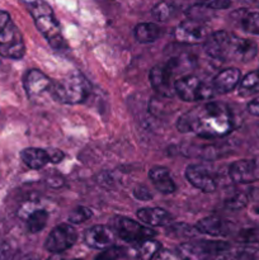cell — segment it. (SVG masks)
Listing matches in <instances>:
<instances>
[{
	"label": "cell",
	"mask_w": 259,
	"mask_h": 260,
	"mask_svg": "<svg viewBox=\"0 0 259 260\" xmlns=\"http://www.w3.org/2000/svg\"><path fill=\"white\" fill-rule=\"evenodd\" d=\"M174 36L178 42L187 43V45H196V43L205 42L207 37L210 36L208 27L203 20L188 19L183 20L175 28Z\"/></svg>",
	"instance_id": "9c48e42d"
},
{
	"label": "cell",
	"mask_w": 259,
	"mask_h": 260,
	"mask_svg": "<svg viewBox=\"0 0 259 260\" xmlns=\"http://www.w3.org/2000/svg\"><path fill=\"white\" fill-rule=\"evenodd\" d=\"M241 260H259V249L246 248L238 253Z\"/></svg>",
	"instance_id": "d6a6232c"
},
{
	"label": "cell",
	"mask_w": 259,
	"mask_h": 260,
	"mask_svg": "<svg viewBox=\"0 0 259 260\" xmlns=\"http://www.w3.org/2000/svg\"><path fill=\"white\" fill-rule=\"evenodd\" d=\"M23 84H24L25 93L29 99L38 98L43 93L51 90L53 85L51 79L37 69H30L25 73Z\"/></svg>",
	"instance_id": "4fadbf2b"
},
{
	"label": "cell",
	"mask_w": 259,
	"mask_h": 260,
	"mask_svg": "<svg viewBox=\"0 0 259 260\" xmlns=\"http://www.w3.org/2000/svg\"><path fill=\"white\" fill-rule=\"evenodd\" d=\"M50 156H51V162H53V164H57V162H60L61 160L63 159L65 154H63L61 150H55V151L50 152Z\"/></svg>",
	"instance_id": "74e56055"
},
{
	"label": "cell",
	"mask_w": 259,
	"mask_h": 260,
	"mask_svg": "<svg viewBox=\"0 0 259 260\" xmlns=\"http://www.w3.org/2000/svg\"><path fill=\"white\" fill-rule=\"evenodd\" d=\"M248 112L253 116L259 117V96L254 98L253 101L249 102L248 104Z\"/></svg>",
	"instance_id": "d590c367"
},
{
	"label": "cell",
	"mask_w": 259,
	"mask_h": 260,
	"mask_svg": "<svg viewBox=\"0 0 259 260\" xmlns=\"http://www.w3.org/2000/svg\"><path fill=\"white\" fill-rule=\"evenodd\" d=\"M229 249L230 245L225 241L196 240L180 244L177 248V254L182 260H212Z\"/></svg>",
	"instance_id": "8992f818"
},
{
	"label": "cell",
	"mask_w": 259,
	"mask_h": 260,
	"mask_svg": "<svg viewBox=\"0 0 259 260\" xmlns=\"http://www.w3.org/2000/svg\"><path fill=\"white\" fill-rule=\"evenodd\" d=\"M246 203H248V197L243 193H238V194L229 198L225 202V206L228 208H231V210H240V208L245 207Z\"/></svg>",
	"instance_id": "f1b7e54d"
},
{
	"label": "cell",
	"mask_w": 259,
	"mask_h": 260,
	"mask_svg": "<svg viewBox=\"0 0 259 260\" xmlns=\"http://www.w3.org/2000/svg\"><path fill=\"white\" fill-rule=\"evenodd\" d=\"M84 240H85L86 245L90 248L103 250V249L113 245L114 233L107 226L95 225L85 231Z\"/></svg>",
	"instance_id": "9a60e30c"
},
{
	"label": "cell",
	"mask_w": 259,
	"mask_h": 260,
	"mask_svg": "<svg viewBox=\"0 0 259 260\" xmlns=\"http://www.w3.org/2000/svg\"><path fill=\"white\" fill-rule=\"evenodd\" d=\"M233 18L238 22L244 32L259 36V12L240 9L234 13Z\"/></svg>",
	"instance_id": "44dd1931"
},
{
	"label": "cell",
	"mask_w": 259,
	"mask_h": 260,
	"mask_svg": "<svg viewBox=\"0 0 259 260\" xmlns=\"http://www.w3.org/2000/svg\"><path fill=\"white\" fill-rule=\"evenodd\" d=\"M20 260H38V259L35 258V256H24V258H22Z\"/></svg>",
	"instance_id": "ab89813d"
},
{
	"label": "cell",
	"mask_w": 259,
	"mask_h": 260,
	"mask_svg": "<svg viewBox=\"0 0 259 260\" xmlns=\"http://www.w3.org/2000/svg\"><path fill=\"white\" fill-rule=\"evenodd\" d=\"M149 178L151 180L152 185L155 187V189L159 190L163 194H170V193L175 192V189H177L175 183L173 182L172 177L169 174V170L167 168H151L149 172Z\"/></svg>",
	"instance_id": "ac0fdd59"
},
{
	"label": "cell",
	"mask_w": 259,
	"mask_h": 260,
	"mask_svg": "<svg viewBox=\"0 0 259 260\" xmlns=\"http://www.w3.org/2000/svg\"><path fill=\"white\" fill-rule=\"evenodd\" d=\"M212 260H241L240 256L236 254H230L228 251H223V253H220L218 255H216Z\"/></svg>",
	"instance_id": "8d00e7d4"
},
{
	"label": "cell",
	"mask_w": 259,
	"mask_h": 260,
	"mask_svg": "<svg viewBox=\"0 0 259 260\" xmlns=\"http://www.w3.org/2000/svg\"><path fill=\"white\" fill-rule=\"evenodd\" d=\"M180 132H192L205 139L222 137L233 129V117L228 107L220 102H208L185 112L177 122Z\"/></svg>",
	"instance_id": "6da1fadb"
},
{
	"label": "cell",
	"mask_w": 259,
	"mask_h": 260,
	"mask_svg": "<svg viewBox=\"0 0 259 260\" xmlns=\"http://www.w3.org/2000/svg\"><path fill=\"white\" fill-rule=\"evenodd\" d=\"M23 162L30 169H42L43 167L51 162L50 152L43 149H37V147H28L20 152Z\"/></svg>",
	"instance_id": "ffe728a7"
},
{
	"label": "cell",
	"mask_w": 259,
	"mask_h": 260,
	"mask_svg": "<svg viewBox=\"0 0 259 260\" xmlns=\"http://www.w3.org/2000/svg\"><path fill=\"white\" fill-rule=\"evenodd\" d=\"M93 212L90 208L84 207V206H79V207L74 208L71 213L69 215V222L70 223H83L86 220L91 218Z\"/></svg>",
	"instance_id": "4316f807"
},
{
	"label": "cell",
	"mask_w": 259,
	"mask_h": 260,
	"mask_svg": "<svg viewBox=\"0 0 259 260\" xmlns=\"http://www.w3.org/2000/svg\"><path fill=\"white\" fill-rule=\"evenodd\" d=\"M25 4L33 17L36 27L47 40L51 47L57 51L62 50L65 47V41L61 33L60 24L50 5L45 0H25Z\"/></svg>",
	"instance_id": "3957f363"
},
{
	"label": "cell",
	"mask_w": 259,
	"mask_h": 260,
	"mask_svg": "<svg viewBox=\"0 0 259 260\" xmlns=\"http://www.w3.org/2000/svg\"><path fill=\"white\" fill-rule=\"evenodd\" d=\"M185 178L193 187L198 188L202 192L211 193L216 190V180L211 175L207 168L203 165H189L185 169Z\"/></svg>",
	"instance_id": "5bb4252c"
},
{
	"label": "cell",
	"mask_w": 259,
	"mask_h": 260,
	"mask_svg": "<svg viewBox=\"0 0 259 260\" xmlns=\"http://www.w3.org/2000/svg\"><path fill=\"white\" fill-rule=\"evenodd\" d=\"M134 196L140 201H149L152 198V194H151V192L149 190V188L145 187V185H142V184L136 185V187H135Z\"/></svg>",
	"instance_id": "4dcf8cb0"
},
{
	"label": "cell",
	"mask_w": 259,
	"mask_h": 260,
	"mask_svg": "<svg viewBox=\"0 0 259 260\" xmlns=\"http://www.w3.org/2000/svg\"><path fill=\"white\" fill-rule=\"evenodd\" d=\"M161 35V29L154 23H140L135 27V37L140 43L155 42Z\"/></svg>",
	"instance_id": "603a6c76"
},
{
	"label": "cell",
	"mask_w": 259,
	"mask_h": 260,
	"mask_svg": "<svg viewBox=\"0 0 259 260\" xmlns=\"http://www.w3.org/2000/svg\"><path fill=\"white\" fill-rule=\"evenodd\" d=\"M196 230L201 234H206V235L225 236L229 234L230 226L221 217L210 216V217H206L203 220L198 221L197 225H196Z\"/></svg>",
	"instance_id": "d6986e66"
},
{
	"label": "cell",
	"mask_w": 259,
	"mask_h": 260,
	"mask_svg": "<svg viewBox=\"0 0 259 260\" xmlns=\"http://www.w3.org/2000/svg\"><path fill=\"white\" fill-rule=\"evenodd\" d=\"M231 180L238 184H248L259 180V159H243L234 161L229 169Z\"/></svg>",
	"instance_id": "7c38bea8"
},
{
	"label": "cell",
	"mask_w": 259,
	"mask_h": 260,
	"mask_svg": "<svg viewBox=\"0 0 259 260\" xmlns=\"http://www.w3.org/2000/svg\"><path fill=\"white\" fill-rule=\"evenodd\" d=\"M233 0H203L202 4L210 9H226L231 5Z\"/></svg>",
	"instance_id": "1f68e13d"
},
{
	"label": "cell",
	"mask_w": 259,
	"mask_h": 260,
	"mask_svg": "<svg viewBox=\"0 0 259 260\" xmlns=\"http://www.w3.org/2000/svg\"><path fill=\"white\" fill-rule=\"evenodd\" d=\"M160 248L161 245L156 240L147 239V240L135 244V246L130 251V255L135 260H151L159 253Z\"/></svg>",
	"instance_id": "7402d4cb"
},
{
	"label": "cell",
	"mask_w": 259,
	"mask_h": 260,
	"mask_svg": "<svg viewBox=\"0 0 259 260\" xmlns=\"http://www.w3.org/2000/svg\"><path fill=\"white\" fill-rule=\"evenodd\" d=\"M241 80V73L236 68H229L220 71L212 81V86L217 94H228L239 85Z\"/></svg>",
	"instance_id": "2e32d148"
},
{
	"label": "cell",
	"mask_w": 259,
	"mask_h": 260,
	"mask_svg": "<svg viewBox=\"0 0 259 260\" xmlns=\"http://www.w3.org/2000/svg\"><path fill=\"white\" fill-rule=\"evenodd\" d=\"M25 55L23 36L10 19L9 13L0 10V56L20 60Z\"/></svg>",
	"instance_id": "5b68a950"
},
{
	"label": "cell",
	"mask_w": 259,
	"mask_h": 260,
	"mask_svg": "<svg viewBox=\"0 0 259 260\" xmlns=\"http://www.w3.org/2000/svg\"><path fill=\"white\" fill-rule=\"evenodd\" d=\"M47 260H63V259L61 258V256L56 255V254H55V255H52V256H51V258H48Z\"/></svg>",
	"instance_id": "f35d334b"
},
{
	"label": "cell",
	"mask_w": 259,
	"mask_h": 260,
	"mask_svg": "<svg viewBox=\"0 0 259 260\" xmlns=\"http://www.w3.org/2000/svg\"><path fill=\"white\" fill-rule=\"evenodd\" d=\"M14 250L10 246V244L2 243L0 244V260H10L12 259Z\"/></svg>",
	"instance_id": "836d02e7"
},
{
	"label": "cell",
	"mask_w": 259,
	"mask_h": 260,
	"mask_svg": "<svg viewBox=\"0 0 259 260\" xmlns=\"http://www.w3.org/2000/svg\"><path fill=\"white\" fill-rule=\"evenodd\" d=\"M205 50L215 60L248 62L258 53V45L253 40L238 37L226 30H217L205 41Z\"/></svg>",
	"instance_id": "7a4b0ae2"
},
{
	"label": "cell",
	"mask_w": 259,
	"mask_h": 260,
	"mask_svg": "<svg viewBox=\"0 0 259 260\" xmlns=\"http://www.w3.org/2000/svg\"><path fill=\"white\" fill-rule=\"evenodd\" d=\"M173 78H174V71L170 69L168 63L154 66L149 74L150 84L152 88L156 90L157 94L167 96V98H172L175 94V81H173Z\"/></svg>",
	"instance_id": "8fae6325"
},
{
	"label": "cell",
	"mask_w": 259,
	"mask_h": 260,
	"mask_svg": "<svg viewBox=\"0 0 259 260\" xmlns=\"http://www.w3.org/2000/svg\"><path fill=\"white\" fill-rule=\"evenodd\" d=\"M76 239H78V234L70 223H60L55 229H52L50 235L47 236L45 248L50 253L60 254L70 249L75 244Z\"/></svg>",
	"instance_id": "30bf717a"
},
{
	"label": "cell",
	"mask_w": 259,
	"mask_h": 260,
	"mask_svg": "<svg viewBox=\"0 0 259 260\" xmlns=\"http://www.w3.org/2000/svg\"><path fill=\"white\" fill-rule=\"evenodd\" d=\"M175 13V7L169 2H160L151 9V15L157 22H167Z\"/></svg>",
	"instance_id": "484cf974"
},
{
	"label": "cell",
	"mask_w": 259,
	"mask_h": 260,
	"mask_svg": "<svg viewBox=\"0 0 259 260\" xmlns=\"http://www.w3.org/2000/svg\"><path fill=\"white\" fill-rule=\"evenodd\" d=\"M239 95L251 96L259 93V69L246 74L239 83Z\"/></svg>",
	"instance_id": "cb8c5ba5"
},
{
	"label": "cell",
	"mask_w": 259,
	"mask_h": 260,
	"mask_svg": "<svg viewBox=\"0 0 259 260\" xmlns=\"http://www.w3.org/2000/svg\"><path fill=\"white\" fill-rule=\"evenodd\" d=\"M240 240L244 241V243H248V244L259 243V226L258 228L246 229V230L241 231Z\"/></svg>",
	"instance_id": "f546056e"
},
{
	"label": "cell",
	"mask_w": 259,
	"mask_h": 260,
	"mask_svg": "<svg viewBox=\"0 0 259 260\" xmlns=\"http://www.w3.org/2000/svg\"><path fill=\"white\" fill-rule=\"evenodd\" d=\"M113 225L117 235L126 243L136 244L140 241L147 240V239H152L156 235V233L152 229L136 222L131 218L122 217V216L116 217Z\"/></svg>",
	"instance_id": "ba28073f"
},
{
	"label": "cell",
	"mask_w": 259,
	"mask_h": 260,
	"mask_svg": "<svg viewBox=\"0 0 259 260\" xmlns=\"http://www.w3.org/2000/svg\"><path fill=\"white\" fill-rule=\"evenodd\" d=\"M48 221V212L43 208H36L27 215V229L29 233L36 234L46 228Z\"/></svg>",
	"instance_id": "d4e9b609"
},
{
	"label": "cell",
	"mask_w": 259,
	"mask_h": 260,
	"mask_svg": "<svg viewBox=\"0 0 259 260\" xmlns=\"http://www.w3.org/2000/svg\"><path fill=\"white\" fill-rule=\"evenodd\" d=\"M251 3H253L254 5H255V7H258L259 8V0H250Z\"/></svg>",
	"instance_id": "60d3db41"
},
{
	"label": "cell",
	"mask_w": 259,
	"mask_h": 260,
	"mask_svg": "<svg viewBox=\"0 0 259 260\" xmlns=\"http://www.w3.org/2000/svg\"><path fill=\"white\" fill-rule=\"evenodd\" d=\"M124 254H126V250H124L122 246L111 245L108 246V248L103 249V251L96 255L95 260H118L119 258H122Z\"/></svg>",
	"instance_id": "83f0119b"
},
{
	"label": "cell",
	"mask_w": 259,
	"mask_h": 260,
	"mask_svg": "<svg viewBox=\"0 0 259 260\" xmlns=\"http://www.w3.org/2000/svg\"><path fill=\"white\" fill-rule=\"evenodd\" d=\"M91 85L85 76L79 71H73L60 81L55 83L51 89L53 98L63 104L83 103L89 96Z\"/></svg>",
	"instance_id": "277c9868"
},
{
	"label": "cell",
	"mask_w": 259,
	"mask_h": 260,
	"mask_svg": "<svg viewBox=\"0 0 259 260\" xmlns=\"http://www.w3.org/2000/svg\"><path fill=\"white\" fill-rule=\"evenodd\" d=\"M137 217L149 226H168L173 220L172 215L168 211L159 207L140 208L137 211Z\"/></svg>",
	"instance_id": "e0dca14e"
},
{
	"label": "cell",
	"mask_w": 259,
	"mask_h": 260,
	"mask_svg": "<svg viewBox=\"0 0 259 260\" xmlns=\"http://www.w3.org/2000/svg\"><path fill=\"white\" fill-rule=\"evenodd\" d=\"M175 94L184 102H197L212 98L216 94L212 84H207L195 75H187L174 83Z\"/></svg>",
	"instance_id": "52a82bcc"
},
{
	"label": "cell",
	"mask_w": 259,
	"mask_h": 260,
	"mask_svg": "<svg viewBox=\"0 0 259 260\" xmlns=\"http://www.w3.org/2000/svg\"><path fill=\"white\" fill-rule=\"evenodd\" d=\"M154 260H182L178 254L172 253L169 250H159V253L154 256Z\"/></svg>",
	"instance_id": "e575fe53"
}]
</instances>
